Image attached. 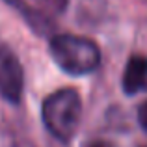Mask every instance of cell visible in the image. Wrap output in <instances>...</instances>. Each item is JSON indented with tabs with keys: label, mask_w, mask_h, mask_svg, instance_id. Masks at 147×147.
<instances>
[{
	"label": "cell",
	"mask_w": 147,
	"mask_h": 147,
	"mask_svg": "<svg viewBox=\"0 0 147 147\" xmlns=\"http://www.w3.org/2000/svg\"><path fill=\"white\" fill-rule=\"evenodd\" d=\"M52 60L61 71L75 76L90 75L100 65V49L90 37L60 34L50 39Z\"/></svg>",
	"instance_id": "6da1fadb"
},
{
	"label": "cell",
	"mask_w": 147,
	"mask_h": 147,
	"mask_svg": "<svg viewBox=\"0 0 147 147\" xmlns=\"http://www.w3.org/2000/svg\"><path fill=\"white\" fill-rule=\"evenodd\" d=\"M41 115L47 130L54 138L69 142L82 119V99L78 91L73 88H61L50 93L43 100Z\"/></svg>",
	"instance_id": "7a4b0ae2"
},
{
	"label": "cell",
	"mask_w": 147,
	"mask_h": 147,
	"mask_svg": "<svg viewBox=\"0 0 147 147\" xmlns=\"http://www.w3.org/2000/svg\"><path fill=\"white\" fill-rule=\"evenodd\" d=\"M24 90V71L17 54L0 43V95L9 102H19Z\"/></svg>",
	"instance_id": "3957f363"
},
{
	"label": "cell",
	"mask_w": 147,
	"mask_h": 147,
	"mask_svg": "<svg viewBox=\"0 0 147 147\" xmlns=\"http://www.w3.org/2000/svg\"><path fill=\"white\" fill-rule=\"evenodd\" d=\"M123 90L129 95H136L147 90V56L134 54L129 58L123 73Z\"/></svg>",
	"instance_id": "277c9868"
},
{
	"label": "cell",
	"mask_w": 147,
	"mask_h": 147,
	"mask_svg": "<svg viewBox=\"0 0 147 147\" xmlns=\"http://www.w3.org/2000/svg\"><path fill=\"white\" fill-rule=\"evenodd\" d=\"M37 6H41L43 9L52 11V13H61L67 7L69 0H34Z\"/></svg>",
	"instance_id": "5b68a950"
},
{
	"label": "cell",
	"mask_w": 147,
	"mask_h": 147,
	"mask_svg": "<svg viewBox=\"0 0 147 147\" xmlns=\"http://www.w3.org/2000/svg\"><path fill=\"white\" fill-rule=\"evenodd\" d=\"M138 119H140V125L147 130V100L138 108Z\"/></svg>",
	"instance_id": "8992f818"
},
{
	"label": "cell",
	"mask_w": 147,
	"mask_h": 147,
	"mask_svg": "<svg viewBox=\"0 0 147 147\" xmlns=\"http://www.w3.org/2000/svg\"><path fill=\"white\" fill-rule=\"evenodd\" d=\"M88 147H112V145L106 144V142H93V144H90Z\"/></svg>",
	"instance_id": "52a82bcc"
},
{
	"label": "cell",
	"mask_w": 147,
	"mask_h": 147,
	"mask_svg": "<svg viewBox=\"0 0 147 147\" xmlns=\"http://www.w3.org/2000/svg\"><path fill=\"white\" fill-rule=\"evenodd\" d=\"M6 2H9L11 6H15V7H24V4H22V0H6Z\"/></svg>",
	"instance_id": "ba28073f"
}]
</instances>
